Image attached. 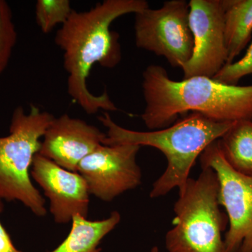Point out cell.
<instances>
[{
    "label": "cell",
    "mask_w": 252,
    "mask_h": 252,
    "mask_svg": "<svg viewBox=\"0 0 252 252\" xmlns=\"http://www.w3.org/2000/svg\"><path fill=\"white\" fill-rule=\"evenodd\" d=\"M149 7L146 0H104L89 11L73 10L56 33L55 43L63 51V65L68 74V94L88 114L101 109L118 110L107 91L96 95L87 85L94 64L113 68L122 60L119 34L111 30V25L121 16Z\"/></svg>",
    "instance_id": "6da1fadb"
},
{
    "label": "cell",
    "mask_w": 252,
    "mask_h": 252,
    "mask_svg": "<svg viewBox=\"0 0 252 252\" xmlns=\"http://www.w3.org/2000/svg\"><path fill=\"white\" fill-rule=\"evenodd\" d=\"M142 86L145 108L141 118L149 130L169 127L188 112L218 122L252 120V85H228L205 77L172 80L165 68L151 64L142 74Z\"/></svg>",
    "instance_id": "7a4b0ae2"
},
{
    "label": "cell",
    "mask_w": 252,
    "mask_h": 252,
    "mask_svg": "<svg viewBox=\"0 0 252 252\" xmlns=\"http://www.w3.org/2000/svg\"><path fill=\"white\" fill-rule=\"evenodd\" d=\"M98 119L107 129L102 144L147 146L158 149L165 155L167 167L154 182L151 198L164 196L175 188L181 193L190 178L189 174L196 159L235 123L218 122L199 113L192 112L165 128L142 132L118 125L108 112H104Z\"/></svg>",
    "instance_id": "3957f363"
},
{
    "label": "cell",
    "mask_w": 252,
    "mask_h": 252,
    "mask_svg": "<svg viewBox=\"0 0 252 252\" xmlns=\"http://www.w3.org/2000/svg\"><path fill=\"white\" fill-rule=\"evenodd\" d=\"M189 178L174 206V227L165 236L169 252H228L223 232L228 224L220 209L219 181L210 167Z\"/></svg>",
    "instance_id": "277c9868"
},
{
    "label": "cell",
    "mask_w": 252,
    "mask_h": 252,
    "mask_svg": "<svg viewBox=\"0 0 252 252\" xmlns=\"http://www.w3.org/2000/svg\"><path fill=\"white\" fill-rule=\"evenodd\" d=\"M54 119L34 104L28 114L23 107H16L9 135L0 137V198L18 200L38 217H45L47 210L45 200L32 182L30 168Z\"/></svg>",
    "instance_id": "5b68a950"
},
{
    "label": "cell",
    "mask_w": 252,
    "mask_h": 252,
    "mask_svg": "<svg viewBox=\"0 0 252 252\" xmlns=\"http://www.w3.org/2000/svg\"><path fill=\"white\" fill-rule=\"evenodd\" d=\"M135 39L139 49L162 56L173 67L187 63L193 54L194 41L189 23V2L170 0L158 9L135 14Z\"/></svg>",
    "instance_id": "8992f818"
},
{
    "label": "cell",
    "mask_w": 252,
    "mask_h": 252,
    "mask_svg": "<svg viewBox=\"0 0 252 252\" xmlns=\"http://www.w3.org/2000/svg\"><path fill=\"white\" fill-rule=\"evenodd\" d=\"M202 169L210 167L219 181L218 200L225 209L229 228L224 243L228 252H252V175L235 170L225 160L218 142L200 156Z\"/></svg>",
    "instance_id": "52a82bcc"
},
{
    "label": "cell",
    "mask_w": 252,
    "mask_h": 252,
    "mask_svg": "<svg viewBox=\"0 0 252 252\" xmlns=\"http://www.w3.org/2000/svg\"><path fill=\"white\" fill-rule=\"evenodd\" d=\"M140 146L100 144L81 160L77 168L87 183L89 193L105 202L132 190L142 183L137 163Z\"/></svg>",
    "instance_id": "ba28073f"
},
{
    "label": "cell",
    "mask_w": 252,
    "mask_h": 252,
    "mask_svg": "<svg viewBox=\"0 0 252 252\" xmlns=\"http://www.w3.org/2000/svg\"><path fill=\"white\" fill-rule=\"evenodd\" d=\"M189 6L194 46L191 57L182 67L184 79L213 78L228 59L223 0H190Z\"/></svg>",
    "instance_id": "9c48e42d"
},
{
    "label": "cell",
    "mask_w": 252,
    "mask_h": 252,
    "mask_svg": "<svg viewBox=\"0 0 252 252\" xmlns=\"http://www.w3.org/2000/svg\"><path fill=\"white\" fill-rule=\"evenodd\" d=\"M31 167V175L49 199L56 223H69L77 215L87 218L91 194L80 174L59 166L39 153L34 156Z\"/></svg>",
    "instance_id": "30bf717a"
},
{
    "label": "cell",
    "mask_w": 252,
    "mask_h": 252,
    "mask_svg": "<svg viewBox=\"0 0 252 252\" xmlns=\"http://www.w3.org/2000/svg\"><path fill=\"white\" fill-rule=\"evenodd\" d=\"M41 142L39 153L71 172L102 144L106 134L84 121L63 114L55 118Z\"/></svg>",
    "instance_id": "8fae6325"
},
{
    "label": "cell",
    "mask_w": 252,
    "mask_h": 252,
    "mask_svg": "<svg viewBox=\"0 0 252 252\" xmlns=\"http://www.w3.org/2000/svg\"><path fill=\"white\" fill-rule=\"evenodd\" d=\"M120 213L112 212L102 220H91L75 216L72 220V228L62 243L49 252H100L99 244L120 222Z\"/></svg>",
    "instance_id": "7c38bea8"
},
{
    "label": "cell",
    "mask_w": 252,
    "mask_h": 252,
    "mask_svg": "<svg viewBox=\"0 0 252 252\" xmlns=\"http://www.w3.org/2000/svg\"><path fill=\"white\" fill-rule=\"evenodd\" d=\"M226 64L245 49L252 34V0H223Z\"/></svg>",
    "instance_id": "4fadbf2b"
},
{
    "label": "cell",
    "mask_w": 252,
    "mask_h": 252,
    "mask_svg": "<svg viewBox=\"0 0 252 252\" xmlns=\"http://www.w3.org/2000/svg\"><path fill=\"white\" fill-rule=\"evenodd\" d=\"M217 142L230 166L240 173L252 175V120L235 122Z\"/></svg>",
    "instance_id": "5bb4252c"
},
{
    "label": "cell",
    "mask_w": 252,
    "mask_h": 252,
    "mask_svg": "<svg viewBox=\"0 0 252 252\" xmlns=\"http://www.w3.org/2000/svg\"><path fill=\"white\" fill-rule=\"evenodd\" d=\"M73 10L69 0H38L35 6L36 22L44 34L51 32L59 25H64Z\"/></svg>",
    "instance_id": "9a60e30c"
},
{
    "label": "cell",
    "mask_w": 252,
    "mask_h": 252,
    "mask_svg": "<svg viewBox=\"0 0 252 252\" xmlns=\"http://www.w3.org/2000/svg\"><path fill=\"white\" fill-rule=\"evenodd\" d=\"M17 41V32L9 4L0 0V75L4 72L11 59Z\"/></svg>",
    "instance_id": "2e32d148"
},
{
    "label": "cell",
    "mask_w": 252,
    "mask_h": 252,
    "mask_svg": "<svg viewBox=\"0 0 252 252\" xmlns=\"http://www.w3.org/2000/svg\"><path fill=\"white\" fill-rule=\"evenodd\" d=\"M252 74V42L243 58L225 64L212 79L222 84L238 85L239 81Z\"/></svg>",
    "instance_id": "e0dca14e"
},
{
    "label": "cell",
    "mask_w": 252,
    "mask_h": 252,
    "mask_svg": "<svg viewBox=\"0 0 252 252\" xmlns=\"http://www.w3.org/2000/svg\"><path fill=\"white\" fill-rule=\"evenodd\" d=\"M0 252H23L15 248L11 238L0 222Z\"/></svg>",
    "instance_id": "ac0fdd59"
},
{
    "label": "cell",
    "mask_w": 252,
    "mask_h": 252,
    "mask_svg": "<svg viewBox=\"0 0 252 252\" xmlns=\"http://www.w3.org/2000/svg\"><path fill=\"white\" fill-rule=\"evenodd\" d=\"M3 209H4V205H3L2 200L0 198V213L3 211Z\"/></svg>",
    "instance_id": "d6986e66"
},
{
    "label": "cell",
    "mask_w": 252,
    "mask_h": 252,
    "mask_svg": "<svg viewBox=\"0 0 252 252\" xmlns=\"http://www.w3.org/2000/svg\"><path fill=\"white\" fill-rule=\"evenodd\" d=\"M151 252H159V249L157 246H154L151 250Z\"/></svg>",
    "instance_id": "ffe728a7"
}]
</instances>
